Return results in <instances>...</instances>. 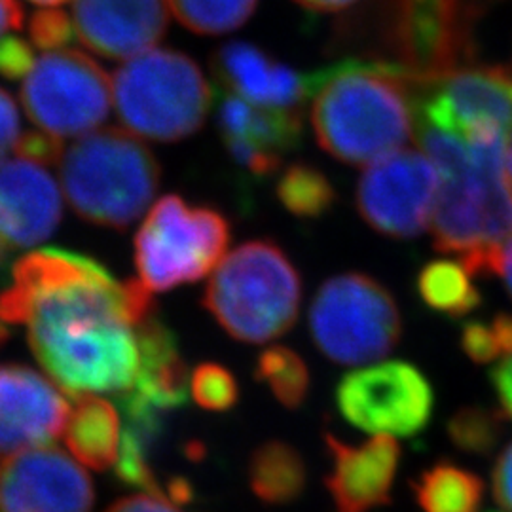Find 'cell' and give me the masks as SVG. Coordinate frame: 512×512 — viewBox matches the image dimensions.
Listing matches in <instances>:
<instances>
[{"mask_svg": "<svg viewBox=\"0 0 512 512\" xmlns=\"http://www.w3.org/2000/svg\"><path fill=\"white\" fill-rule=\"evenodd\" d=\"M167 499L175 505H184L194 499V488L188 478L184 476H175L167 484Z\"/></svg>", "mask_w": 512, "mask_h": 512, "instance_id": "42", "label": "cell"}, {"mask_svg": "<svg viewBox=\"0 0 512 512\" xmlns=\"http://www.w3.org/2000/svg\"><path fill=\"white\" fill-rule=\"evenodd\" d=\"M37 59L33 46L18 37L0 38V74L8 80H21L33 71Z\"/></svg>", "mask_w": 512, "mask_h": 512, "instance_id": "33", "label": "cell"}, {"mask_svg": "<svg viewBox=\"0 0 512 512\" xmlns=\"http://www.w3.org/2000/svg\"><path fill=\"white\" fill-rule=\"evenodd\" d=\"M492 384L497 391L505 416H509L512 420V353L499 359V363L494 366Z\"/></svg>", "mask_w": 512, "mask_h": 512, "instance_id": "38", "label": "cell"}, {"mask_svg": "<svg viewBox=\"0 0 512 512\" xmlns=\"http://www.w3.org/2000/svg\"><path fill=\"white\" fill-rule=\"evenodd\" d=\"M492 490L499 512H512V442L495 459Z\"/></svg>", "mask_w": 512, "mask_h": 512, "instance_id": "36", "label": "cell"}, {"mask_svg": "<svg viewBox=\"0 0 512 512\" xmlns=\"http://www.w3.org/2000/svg\"><path fill=\"white\" fill-rule=\"evenodd\" d=\"M63 215L59 188L44 165L18 158L0 164V236L10 247L50 238Z\"/></svg>", "mask_w": 512, "mask_h": 512, "instance_id": "19", "label": "cell"}, {"mask_svg": "<svg viewBox=\"0 0 512 512\" xmlns=\"http://www.w3.org/2000/svg\"><path fill=\"white\" fill-rule=\"evenodd\" d=\"M505 412L488 406H463L448 421V437L461 452L490 456L503 437Z\"/></svg>", "mask_w": 512, "mask_h": 512, "instance_id": "29", "label": "cell"}, {"mask_svg": "<svg viewBox=\"0 0 512 512\" xmlns=\"http://www.w3.org/2000/svg\"><path fill=\"white\" fill-rule=\"evenodd\" d=\"M418 293L431 310L463 317L480 306V293L461 262L437 260L427 264L418 277Z\"/></svg>", "mask_w": 512, "mask_h": 512, "instance_id": "25", "label": "cell"}, {"mask_svg": "<svg viewBox=\"0 0 512 512\" xmlns=\"http://www.w3.org/2000/svg\"><path fill=\"white\" fill-rule=\"evenodd\" d=\"M71 408L59 387L25 365H0V458L50 446Z\"/></svg>", "mask_w": 512, "mask_h": 512, "instance_id": "15", "label": "cell"}, {"mask_svg": "<svg viewBox=\"0 0 512 512\" xmlns=\"http://www.w3.org/2000/svg\"><path fill=\"white\" fill-rule=\"evenodd\" d=\"M389 40L420 88L467 67L473 54L463 0H391Z\"/></svg>", "mask_w": 512, "mask_h": 512, "instance_id": "12", "label": "cell"}, {"mask_svg": "<svg viewBox=\"0 0 512 512\" xmlns=\"http://www.w3.org/2000/svg\"><path fill=\"white\" fill-rule=\"evenodd\" d=\"M418 90L414 74L382 59L351 57L311 73L317 143L344 164L382 160L412 139Z\"/></svg>", "mask_w": 512, "mask_h": 512, "instance_id": "3", "label": "cell"}, {"mask_svg": "<svg viewBox=\"0 0 512 512\" xmlns=\"http://www.w3.org/2000/svg\"><path fill=\"white\" fill-rule=\"evenodd\" d=\"M169 10L188 31L224 35L253 16L258 0H167Z\"/></svg>", "mask_w": 512, "mask_h": 512, "instance_id": "28", "label": "cell"}, {"mask_svg": "<svg viewBox=\"0 0 512 512\" xmlns=\"http://www.w3.org/2000/svg\"><path fill=\"white\" fill-rule=\"evenodd\" d=\"M255 378L268 385L285 408H300L310 391V370L304 359L285 346L264 349L256 359Z\"/></svg>", "mask_w": 512, "mask_h": 512, "instance_id": "26", "label": "cell"}, {"mask_svg": "<svg viewBox=\"0 0 512 512\" xmlns=\"http://www.w3.org/2000/svg\"><path fill=\"white\" fill-rule=\"evenodd\" d=\"M332 471L325 478L334 511L370 512L391 503V490L401 461V446L393 437L374 435L351 446L325 433Z\"/></svg>", "mask_w": 512, "mask_h": 512, "instance_id": "18", "label": "cell"}, {"mask_svg": "<svg viewBox=\"0 0 512 512\" xmlns=\"http://www.w3.org/2000/svg\"><path fill=\"white\" fill-rule=\"evenodd\" d=\"M122 425L116 406L99 395L78 397L65 427V444L71 454L95 471L116 465L122 444Z\"/></svg>", "mask_w": 512, "mask_h": 512, "instance_id": "22", "label": "cell"}, {"mask_svg": "<svg viewBox=\"0 0 512 512\" xmlns=\"http://www.w3.org/2000/svg\"><path fill=\"white\" fill-rule=\"evenodd\" d=\"M190 391L194 401L211 412H226L234 408L239 399L234 374L217 363H203L192 372Z\"/></svg>", "mask_w": 512, "mask_h": 512, "instance_id": "30", "label": "cell"}, {"mask_svg": "<svg viewBox=\"0 0 512 512\" xmlns=\"http://www.w3.org/2000/svg\"><path fill=\"white\" fill-rule=\"evenodd\" d=\"M23 8L18 0H0V38L8 31H18L23 25Z\"/></svg>", "mask_w": 512, "mask_h": 512, "instance_id": "39", "label": "cell"}, {"mask_svg": "<svg viewBox=\"0 0 512 512\" xmlns=\"http://www.w3.org/2000/svg\"><path fill=\"white\" fill-rule=\"evenodd\" d=\"M217 126L234 164L253 179H266L275 173L283 156L302 139L298 110L260 107L226 90L220 92L217 101Z\"/></svg>", "mask_w": 512, "mask_h": 512, "instance_id": "16", "label": "cell"}, {"mask_svg": "<svg viewBox=\"0 0 512 512\" xmlns=\"http://www.w3.org/2000/svg\"><path fill=\"white\" fill-rule=\"evenodd\" d=\"M16 152L19 158H25L40 165L57 164L63 154V143L37 129V131H27L19 137Z\"/></svg>", "mask_w": 512, "mask_h": 512, "instance_id": "34", "label": "cell"}, {"mask_svg": "<svg viewBox=\"0 0 512 512\" xmlns=\"http://www.w3.org/2000/svg\"><path fill=\"white\" fill-rule=\"evenodd\" d=\"M277 198L300 219L323 217L336 200V190L325 173L308 164H294L277 183Z\"/></svg>", "mask_w": 512, "mask_h": 512, "instance_id": "27", "label": "cell"}, {"mask_svg": "<svg viewBox=\"0 0 512 512\" xmlns=\"http://www.w3.org/2000/svg\"><path fill=\"white\" fill-rule=\"evenodd\" d=\"M439 186V171L427 154L397 150L363 173L357 186V209L382 236L418 238L435 213Z\"/></svg>", "mask_w": 512, "mask_h": 512, "instance_id": "11", "label": "cell"}, {"mask_svg": "<svg viewBox=\"0 0 512 512\" xmlns=\"http://www.w3.org/2000/svg\"><path fill=\"white\" fill-rule=\"evenodd\" d=\"M306 482V463L291 444L270 440L253 452L249 461V484L262 503L289 505L302 495Z\"/></svg>", "mask_w": 512, "mask_h": 512, "instance_id": "23", "label": "cell"}, {"mask_svg": "<svg viewBox=\"0 0 512 512\" xmlns=\"http://www.w3.org/2000/svg\"><path fill=\"white\" fill-rule=\"evenodd\" d=\"M463 139L512 129V73L501 67H461L418 90V128Z\"/></svg>", "mask_w": 512, "mask_h": 512, "instance_id": "13", "label": "cell"}, {"mask_svg": "<svg viewBox=\"0 0 512 512\" xmlns=\"http://www.w3.org/2000/svg\"><path fill=\"white\" fill-rule=\"evenodd\" d=\"M298 6L304 10L317 12V14H332V12H342L348 10L355 2L359 0H294Z\"/></svg>", "mask_w": 512, "mask_h": 512, "instance_id": "41", "label": "cell"}, {"mask_svg": "<svg viewBox=\"0 0 512 512\" xmlns=\"http://www.w3.org/2000/svg\"><path fill=\"white\" fill-rule=\"evenodd\" d=\"M57 165L74 213L114 230H126L147 211L162 175L137 137L114 128L84 135L63 150Z\"/></svg>", "mask_w": 512, "mask_h": 512, "instance_id": "4", "label": "cell"}, {"mask_svg": "<svg viewBox=\"0 0 512 512\" xmlns=\"http://www.w3.org/2000/svg\"><path fill=\"white\" fill-rule=\"evenodd\" d=\"M230 245V224L219 211L165 196L135 236V264L148 291L200 281L217 270Z\"/></svg>", "mask_w": 512, "mask_h": 512, "instance_id": "8", "label": "cell"}, {"mask_svg": "<svg viewBox=\"0 0 512 512\" xmlns=\"http://www.w3.org/2000/svg\"><path fill=\"white\" fill-rule=\"evenodd\" d=\"M29 35L33 46L44 52L65 50L73 42V19L61 10H40L29 23Z\"/></svg>", "mask_w": 512, "mask_h": 512, "instance_id": "31", "label": "cell"}, {"mask_svg": "<svg viewBox=\"0 0 512 512\" xmlns=\"http://www.w3.org/2000/svg\"><path fill=\"white\" fill-rule=\"evenodd\" d=\"M336 406L353 427L374 435L410 439L433 414V387L404 361H385L346 374L336 387Z\"/></svg>", "mask_w": 512, "mask_h": 512, "instance_id": "10", "label": "cell"}, {"mask_svg": "<svg viewBox=\"0 0 512 512\" xmlns=\"http://www.w3.org/2000/svg\"><path fill=\"white\" fill-rule=\"evenodd\" d=\"M21 103L40 131L59 141L84 137L109 116V76L78 50L48 52L27 74Z\"/></svg>", "mask_w": 512, "mask_h": 512, "instance_id": "9", "label": "cell"}, {"mask_svg": "<svg viewBox=\"0 0 512 512\" xmlns=\"http://www.w3.org/2000/svg\"><path fill=\"white\" fill-rule=\"evenodd\" d=\"M490 274H497L503 277L505 287L512 296V239L507 241L497 253H495L494 260H492V268Z\"/></svg>", "mask_w": 512, "mask_h": 512, "instance_id": "40", "label": "cell"}, {"mask_svg": "<svg viewBox=\"0 0 512 512\" xmlns=\"http://www.w3.org/2000/svg\"><path fill=\"white\" fill-rule=\"evenodd\" d=\"M114 105L126 128L156 143H175L202 128L213 93L198 63L175 50H150L114 76Z\"/></svg>", "mask_w": 512, "mask_h": 512, "instance_id": "6", "label": "cell"}, {"mask_svg": "<svg viewBox=\"0 0 512 512\" xmlns=\"http://www.w3.org/2000/svg\"><path fill=\"white\" fill-rule=\"evenodd\" d=\"M141 281L118 283L90 256L40 249L19 258L0 293V321L27 325L29 346L73 397L129 391L139 374L137 327L154 315Z\"/></svg>", "mask_w": 512, "mask_h": 512, "instance_id": "1", "label": "cell"}, {"mask_svg": "<svg viewBox=\"0 0 512 512\" xmlns=\"http://www.w3.org/2000/svg\"><path fill=\"white\" fill-rule=\"evenodd\" d=\"M461 348L471 361L480 363V365L501 359V348H499L492 321L467 323L461 332Z\"/></svg>", "mask_w": 512, "mask_h": 512, "instance_id": "32", "label": "cell"}, {"mask_svg": "<svg viewBox=\"0 0 512 512\" xmlns=\"http://www.w3.org/2000/svg\"><path fill=\"white\" fill-rule=\"evenodd\" d=\"M74 33L93 54L126 59L145 54L169 27L167 0H74Z\"/></svg>", "mask_w": 512, "mask_h": 512, "instance_id": "17", "label": "cell"}, {"mask_svg": "<svg viewBox=\"0 0 512 512\" xmlns=\"http://www.w3.org/2000/svg\"><path fill=\"white\" fill-rule=\"evenodd\" d=\"M421 145L437 167L433 239L459 256L471 275L490 274L495 253L512 239V184L503 133L463 139L420 126Z\"/></svg>", "mask_w": 512, "mask_h": 512, "instance_id": "2", "label": "cell"}, {"mask_svg": "<svg viewBox=\"0 0 512 512\" xmlns=\"http://www.w3.org/2000/svg\"><path fill=\"white\" fill-rule=\"evenodd\" d=\"M21 131H19V112L12 95L0 88V164L2 158L16 150Z\"/></svg>", "mask_w": 512, "mask_h": 512, "instance_id": "35", "label": "cell"}, {"mask_svg": "<svg viewBox=\"0 0 512 512\" xmlns=\"http://www.w3.org/2000/svg\"><path fill=\"white\" fill-rule=\"evenodd\" d=\"M31 2L40 4V6H57V4H63V2H67V0H31Z\"/></svg>", "mask_w": 512, "mask_h": 512, "instance_id": "44", "label": "cell"}, {"mask_svg": "<svg viewBox=\"0 0 512 512\" xmlns=\"http://www.w3.org/2000/svg\"><path fill=\"white\" fill-rule=\"evenodd\" d=\"M507 147H509L507 148V171H509V177L512 179V137Z\"/></svg>", "mask_w": 512, "mask_h": 512, "instance_id": "43", "label": "cell"}, {"mask_svg": "<svg viewBox=\"0 0 512 512\" xmlns=\"http://www.w3.org/2000/svg\"><path fill=\"white\" fill-rule=\"evenodd\" d=\"M317 349L338 365L384 359L401 340L403 321L393 294L365 274L336 275L321 285L310 308Z\"/></svg>", "mask_w": 512, "mask_h": 512, "instance_id": "7", "label": "cell"}, {"mask_svg": "<svg viewBox=\"0 0 512 512\" xmlns=\"http://www.w3.org/2000/svg\"><path fill=\"white\" fill-rule=\"evenodd\" d=\"M423 512H480L484 484L480 476L452 461H439L412 482Z\"/></svg>", "mask_w": 512, "mask_h": 512, "instance_id": "24", "label": "cell"}, {"mask_svg": "<svg viewBox=\"0 0 512 512\" xmlns=\"http://www.w3.org/2000/svg\"><path fill=\"white\" fill-rule=\"evenodd\" d=\"M107 512H181L164 495L137 494L116 501Z\"/></svg>", "mask_w": 512, "mask_h": 512, "instance_id": "37", "label": "cell"}, {"mask_svg": "<svg viewBox=\"0 0 512 512\" xmlns=\"http://www.w3.org/2000/svg\"><path fill=\"white\" fill-rule=\"evenodd\" d=\"M141 365L133 387L120 395L122 412L148 410L167 414L188 401L190 374L177 346L175 332L150 315L137 327Z\"/></svg>", "mask_w": 512, "mask_h": 512, "instance_id": "21", "label": "cell"}, {"mask_svg": "<svg viewBox=\"0 0 512 512\" xmlns=\"http://www.w3.org/2000/svg\"><path fill=\"white\" fill-rule=\"evenodd\" d=\"M213 69L222 90L270 109L296 110L311 97V73L302 74L249 42L217 50Z\"/></svg>", "mask_w": 512, "mask_h": 512, "instance_id": "20", "label": "cell"}, {"mask_svg": "<svg viewBox=\"0 0 512 512\" xmlns=\"http://www.w3.org/2000/svg\"><path fill=\"white\" fill-rule=\"evenodd\" d=\"M302 279L272 241L243 243L207 283L203 308L243 344H266L293 329Z\"/></svg>", "mask_w": 512, "mask_h": 512, "instance_id": "5", "label": "cell"}, {"mask_svg": "<svg viewBox=\"0 0 512 512\" xmlns=\"http://www.w3.org/2000/svg\"><path fill=\"white\" fill-rule=\"evenodd\" d=\"M90 475L54 446H40L0 463V512H92Z\"/></svg>", "mask_w": 512, "mask_h": 512, "instance_id": "14", "label": "cell"}]
</instances>
